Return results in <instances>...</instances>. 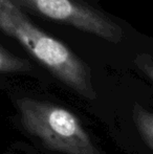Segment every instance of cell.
<instances>
[{
	"mask_svg": "<svg viewBox=\"0 0 153 154\" xmlns=\"http://www.w3.org/2000/svg\"><path fill=\"white\" fill-rule=\"evenodd\" d=\"M133 121L145 143L153 150V112L148 111L139 104L132 110Z\"/></svg>",
	"mask_w": 153,
	"mask_h": 154,
	"instance_id": "obj_4",
	"label": "cell"
},
{
	"mask_svg": "<svg viewBox=\"0 0 153 154\" xmlns=\"http://www.w3.org/2000/svg\"><path fill=\"white\" fill-rule=\"evenodd\" d=\"M0 31L15 39L62 83L88 100L96 99L89 65L63 42L35 25L12 0H0Z\"/></svg>",
	"mask_w": 153,
	"mask_h": 154,
	"instance_id": "obj_1",
	"label": "cell"
},
{
	"mask_svg": "<svg viewBox=\"0 0 153 154\" xmlns=\"http://www.w3.org/2000/svg\"><path fill=\"white\" fill-rule=\"evenodd\" d=\"M32 65L26 60L11 54L0 45V73L29 71Z\"/></svg>",
	"mask_w": 153,
	"mask_h": 154,
	"instance_id": "obj_5",
	"label": "cell"
},
{
	"mask_svg": "<svg viewBox=\"0 0 153 154\" xmlns=\"http://www.w3.org/2000/svg\"><path fill=\"white\" fill-rule=\"evenodd\" d=\"M45 18L87 32L109 43L124 40V29L113 19L82 0H12Z\"/></svg>",
	"mask_w": 153,
	"mask_h": 154,
	"instance_id": "obj_3",
	"label": "cell"
},
{
	"mask_svg": "<svg viewBox=\"0 0 153 154\" xmlns=\"http://www.w3.org/2000/svg\"><path fill=\"white\" fill-rule=\"evenodd\" d=\"M22 125L49 150L63 154H103L75 113L49 102L18 101Z\"/></svg>",
	"mask_w": 153,
	"mask_h": 154,
	"instance_id": "obj_2",
	"label": "cell"
},
{
	"mask_svg": "<svg viewBox=\"0 0 153 154\" xmlns=\"http://www.w3.org/2000/svg\"><path fill=\"white\" fill-rule=\"evenodd\" d=\"M133 62L144 75L153 81V58L151 56L145 53L139 54L137 56H135Z\"/></svg>",
	"mask_w": 153,
	"mask_h": 154,
	"instance_id": "obj_6",
	"label": "cell"
}]
</instances>
